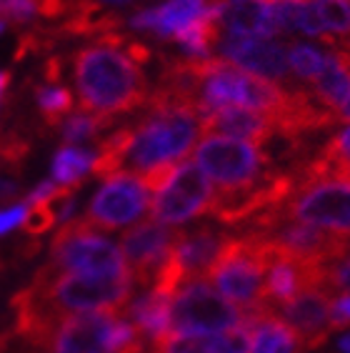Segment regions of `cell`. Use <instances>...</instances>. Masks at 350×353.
I'll use <instances>...</instances> for the list:
<instances>
[{"label":"cell","instance_id":"cell-1","mask_svg":"<svg viewBox=\"0 0 350 353\" xmlns=\"http://www.w3.org/2000/svg\"><path fill=\"white\" fill-rule=\"evenodd\" d=\"M200 113L196 105L150 90L145 116L121 128L108 153L113 173L143 176L161 165H175L185 158L200 136Z\"/></svg>","mask_w":350,"mask_h":353},{"label":"cell","instance_id":"cell-2","mask_svg":"<svg viewBox=\"0 0 350 353\" xmlns=\"http://www.w3.org/2000/svg\"><path fill=\"white\" fill-rule=\"evenodd\" d=\"M73 81L83 113L115 118L145 108L148 78L138 63H133L121 48L93 46L81 48L73 55Z\"/></svg>","mask_w":350,"mask_h":353},{"label":"cell","instance_id":"cell-3","mask_svg":"<svg viewBox=\"0 0 350 353\" xmlns=\"http://www.w3.org/2000/svg\"><path fill=\"white\" fill-rule=\"evenodd\" d=\"M268 263L270 251L265 238L258 231H248L243 236H228L203 279L223 299L230 301L243 316H248L258 308L268 306L262 303V283H265Z\"/></svg>","mask_w":350,"mask_h":353},{"label":"cell","instance_id":"cell-4","mask_svg":"<svg viewBox=\"0 0 350 353\" xmlns=\"http://www.w3.org/2000/svg\"><path fill=\"white\" fill-rule=\"evenodd\" d=\"M35 353H145V339L123 311L70 313L55 321Z\"/></svg>","mask_w":350,"mask_h":353},{"label":"cell","instance_id":"cell-5","mask_svg":"<svg viewBox=\"0 0 350 353\" xmlns=\"http://www.w3.org/2000/svg\"><path fill=\"white\" fill-rule=\"evenodd\" d=\"M193 163L218 185L220 196L256 188L273 173V158L265 148L225 136H205L196 145Z\"/></svg>","mask_w":350,"mask_h":353},{"label":"cell","instance_id":"cell-6","mask_svg":"<svg viewBox=\"0 0 350 353\" xmlns=\"http://www.w3.org/2000/svg\"><path fill=\"white\" fill-rule=\"evenodd\" d=\"M48 265L55 271L93 273V276H121L130 273L121 245L98 233L83 218H70L58 228L50 241Z\"/></svg>","mask_w":350,"mask_h":353},{"label":"cell","instance_id":"cell-7","mask_svg":"<svg viewBox=\"0 0 350 353\" xmlns=\"http://www.w3.org/2000/svg\"><path fill=\"white\" fill-rule=\"evenodd\" d=\"M278 218L350 238V181L320 178L298 183L293 196L278 208Z\"/></svg>","mask_w":350,"mask_h":353},{"label":"cell","instance_id":"cell-8","mask_svg":"<svg viewBox=\"0 0 350 353\" xmlns=\"http://www.w3.org/2000/svg\"><path fill=\"white\" fill-rule=\"evenodd\" d=\"M243 323V313L205 279L188 281L170 299V333L213 336Z\"/></svg>","mask_w":350,"mask_h":353},{"label":"cell","instance_id":"cell-9","mask_svg":"<svg viewBox=\"0 0 350 353\" xmlns=\"http://www.w3.org/2000/svg\"><path fill=\"white\" fill-rule=\"evenodd\" d=\"M218 190L193 161L175 168L170 183L150 198V218L163 225H183L193 218L210 216Z\"/></svg>","mask_w":350,"mask_h":353},{"label":"cell","instance_id":"cell-10","mask_svg":"<svg viewBox=\"0 0 350 353\" xmlns=\"http://www.w3.org/2000/svg\"><path fill=\"white\" fill-rule=\"evenodd\" d=\"M150 190L133 173H115L105 178L103 185L88 203L83 216L88 225L95 231H115L125 225L141 223V218L150 211Z\"/></svg>","mask_w":350,"mask_h":353},{"label":"cell","instance_id":"cell-11","mask_svg":"<svg viewBox=\"0 0 350 353\" xmlns=\"http://www.w3.org/2000/svg\"><path fill=\"white\" fill-rule=\"evenodd\" d=\"M178 233H181V228L163 225L153 218L141 221V223H135L133 228L123 233L121 253L128 263L130 273H133L135 283L153 285L155 273L173 248Z\"/></svg>","mask_w":350,"mask_h":353},{"label":"cell","instance_id":"cell-12","mask_svg":"<svg viewBox=\"0 0 350 353\" xmlns=\"http://www.w3.org/2000/svg\"><path fill=\"white\" fill-rule=\"evenodd\" d=\"M218 58L262 81L278 83L283 88L290 85V46L276 41H256V38H225L218 43Z\"/></svg>","mask_w":350,"mask_h":353},{"label":"cell","instance_id":"cell-13","mask_svg":"<svg viewBox=\"0 0 350 353\" xmlns=\"http://www.w3.org/2000/svg\"><path fill=\"white\" fill-rule=\"evenodd\" d=\"M330 293L325 285H310L273 311L298 333L305 348H320L328 341L330 331Z\"/></svg>","mask_w":350,"mask_h":353},{"label":"cell","instance_id":"cell-14","mask_svg":"<svg viewBox=\"0 0 350 353\" xmlns=\"http://www.w3.org/2000/svg\"><path fill=\"white\" fill-rule=\"evenodd\" d=\"M210 8V0H168L158 8L138 10L125 18V26L143 33H153L161 41H175Z\"/></svg>","mask_w":350,"mask_h":353},{"label":"cell","instance_id":"cell-15","mask_svg":"<svg viewBox=\"0 0 350 353\" xmlns=\"http://www.w3.org/2000/svg\"><path fill=\"white\" fill-rule=\"evenodd\" d=\"M203 136H225L238 138V141L253 143V145H265L278 136L276 125L268 116L256 113V110L240 108V105H225L208 116L200 118Z\"/></svg>","mask_w":350,"mask_h":353},{"label":"cell","instance_id":"cell-16","mask_svg":"<svg viewBox=\"0 0 350 353\" xmlns=\"http://www.w3.org/2000/svg\"><path fill=\"white\" fill-rule=\"evenodd\" d=\"M220 26L233 38L265 41L280 33L273 18V0H223Z\"/></svg>","mask_w":350,"mask_h":353},{"label":"cell","instance_id":"cell-17","mask_svg":"<svg viewBox=\"0 0 350 353\" xmlns=\"http://www.w3.org/2000/svg\"><path fill=\"white\" fill-rule=\"evenodd\" d=\"M250 328V353H300L303 343L298 333L285 323L273 306H262L256 313L243 316Z\"/></svg>","mask_w":350,"mask_h":353},{"label":"cell","instance_id":"cell-18","mask_svg":"<svg viewBox=\"0 0 350 353\" xmlns=\"http://www.w3.org/2000/svg\"><path fill=\"white\" fill-rule=\"evenodd\" d=\"M310 95L316 98L323 108L338 110L350 95V50L343 46H330L328 55H323V70L313 81Z\"/></svg>","mask_w":350,"mask_h":353},{"label":"cell","instance_id":"cell-19","mask_svg":"<svg viewBox=\"0 0 350 353\" xmlns=\"http://www.w3.org/2000/svg\"><path fill=\"white\" fill-rule=\"evenodd\" d=\"M123 316L141 331L143 339L161 341L170 333V299H163L155 291H145L143 296L128 303Z\"/></svg>","mask_w":350,"mask_h":353},{"label":"cell","instance_id":"cell-20","mask_svg":"<svg viewBox=\"0 0 350 353\" xmlns=\"http://www.w3.org/2000/svg\"><path fill=\"white\" fill-rule=\"evenodd\" d=\"M95 150L78 148V145H63L53 158V183L63 188H81L85 176L93 170Z\"/></svg>","mask_w":350,"mask_h":353},{"label":"cell","instance_id":"cell-21","mask_svg":"<svg viewBox=\"0 0 350 353\" xmlns=\"http://www.w3.org/2000/svg\"><path fill=\"white\" fill-rule=\"evenodd\" d=\"M35 101H38V110H41V118L45 121V125L55 128L61 125L63 118H68L73 113V93L65 88V85H58V83H48V85H38L35 88Z\"/></svg>","mask_w":350,"mask_h":353},{"label":"cell","instance_id":"cell-22","mask_svg":"<svg viewBox=\"0 0 350 353\" xmlns=\"http://www.w3.org/2000/svg\"><path fill=\"white\" fill-rule=\"evenodd\" d=\"M318 8V15L323 21L328 38H333V46L350 41V3L343 0H313Z\"/></svg>","mask_w":350,"mask_h":353},{"label":"cell","instance_id":"cell-23","mask_svg":"<svg viewBox=\"0 0 350 353\" xmlns=\"http://www.w3.org/2000/svg\"><path fill=\"white\" fill-rule=\"evenodd\" d=\"M113 125V118H101L93 113H70L65 118V123L61 125L63 141L65 145H75L83 141H93L95 136H101L103 130Z\"/></svg>","mask_w":350,"mask_h":353},{"label":"cell","instance_id":"cell-24","mask_svg":"<svg viewBox=\"0 0 350 353\" xmlns=\"http://www.w3.org/2000/svg\"><path fill=\"white\" fill-rule=\"evenodd\" d=\"M65 190L68 188H63V193H65ZM23 203H25V201H23ZM25 205H28V211H25V218H23V231H25V236H30V238L38 241L43 233H48L50 228H55V223H58L55 198L53 201H43V203H25Z\"/></svg>","mask_w":350,"mask_h":353},{"label":"cell","instance_id":"cell-25","mask_svg":"<svg viewBox=\"0 0 350 353\" xmlns=\"http://www.w3.org/2000/svg\"><path fill=\"white\" fill-rule=\"evenodd\" d=\"M288 61H290L293 73H296L300 81H316L318 75H320V70H323V53L313 46H305V43L290 46Z\"/></svg>","mask_w":350,"mask_h":353},{"label":"cell","instance_id":"cell-26","mask_svg":"<svg viewBox=\"0 0 350 353\" xmlns=\"http://www.w3.org/2000/svg\"><path fill=\"white\" fill-rule=\"evenodd\" d=\"M208 353H250V328L238 323L208 336Z\"/></svg>","mask_w":350,"mask_h":353},{"label":"cell","instance_id":"cell-27","mask_svg":"<svg viewBox=\"0 0 350 353\" xmlns=\"http://www.w3.org/2000/svg\"><path fill=\"white\" fill-rule=\"evenodd\" d=\"M153 353H208V336L168 333L153 343Z\"/></svg>","mask_w":350,"mask_h":353},{"label":"cell","instance_id":"cell-28","mask_svg":"<svg viewBox=\"0 0 350 353\" xmlns=\"http://www.w3.org/2000/svg\"><path fill=\"white\" fill-rule=\"evenodd\" d=\"M3 15L10 23L25 26V23L38 18V0H10V3L3 6Z\"/></svg>","mask_w":350,"mask_h":353},{"label":"cell","instance_id":"cell-29","mask_svg":"<svg viewBox=\"0 0 350 353\" xmlns=\"http://www.w3.org/2000/svg\"><path fill=\"white\" fill-rule=\"evenodd\" d=\"M325 288H338L340 293H350V253L338 263L328 265L325 271Z\"/></svg>","mask_w":350,"mask_h":353},{"label":"cell","instance_id":"cell-30","mask_svg":"<svg viewBox=\"0 0 350 353\" xmlns=\"http://www.w3.org/2000/svg\"><path fill=\"white\" fill-rule=\"evenodd\" d=\"M330 326L350 328V293H340L330 301Z\"/></svg>","mask_w":350,"mask_h":353},{"label":"cell","instance_id":"cell-31","mask_svg":"<svg viewBox=\"0 0 350 353\" xmlns=\"http://www.w3.org/2000/svg\"><path fill=\"white\" fill-rule=\"evenodd\" d=\"M25 211H28L25 203H15V205H8V208H0V236H6V233H10L13 228L23 225Z\"/></svg>","mask_w":350,"mask_h":353},{"label":"cell","instance_id":"cell-32","mask_svg":"<svg viewBox=\"0 0 350 353\" xmlns=\"http://www.w3.org/2000/svg\"><path fill=\"white\" fill-rule=\"evenodd\" d=\"M336 121L338 123H350V95H348V101L343 103V108L336 113Z\"/></svg>","mask_w":350,"mask_h":353},{"label":"cell","instance_id":"cell-33","mask_svg":"<svg viewBox=\"0 0 350 353\" xmlns=\"http://www.w3.org/2000/svg\"><path fill=\"white\" fill-rule=\"evenodd\" d=\"M8 83H10V73H0V105H3V95H6Z\"/></svg>","mask_w":350,"mask_h":353},{"label":"cell","instance_id":"cell-34","mask_svg":"<svg viewBox=\"0 0 350 353\" xmlns=\"http://www.w3.org/2000/svg\"><path fill=\"white\" fill-rule=\"evenodd\" d=\"M338 351H340V353H350V333L338 341Z\"/></svg>","mask_w":350,"mask_h":353},{"label":"cell","instance_id":"cell-35","mask_svg":"<svg viewBox=\"0 0 350 353\" xmlns=\"http://www.w3.org/2000/svg\"><path fill=\"white\" fill-rule=\"evenodd\" d=\"M3 348H6V336H0V353H3Z\"/></svg>","mask_w":350,"mask_h":353},{"label":"cell","instance_id":"cell-36","mask_svg":"<svg viewBox=\"0 0 350 353\" xmlns=\"http://www.w3.org/2000/svg\"><path fill=\"white\" fill-rule=\"evenodd\" d=\"M103 3H130V0H103Z\"/></svg>","mask_w":350,"mask_h":353},{"label":"cell","instance_id":"cell-37","mask_svg":"<svg viewBox=\"0 0 350 353\" xmlns=\"http://www.w3.org/2000/svg\"><path fill=\"white\" fill-rule=\"evenodd\" d=\"M3 30H6V21H0V33H3Z\"/></svg>","mask_w":350,"mask_h":353},{"label":"cell","instance_id":"cell-38","mask_svg":"<svg viewBox=\"0 0 350 353\" xmlns=\"http://www.w3.org/2000/svg\"><path fill=\"white\" fill-rule=\"evenodd\" d=\"M6 3H10V0H0V8H3V6H6Z\"/></svg>","mask_w":350,"mask_h":353},{"label":"cell","instance_id":"cell-39","mask_svg":"<svg viewBox=\"0 0 350 353\" xmlns=\"http://www.w3.org/2000/svg\"><path fill=\"white\" fill-rule=\"evenodd\" d=\"M0 13H3V8H0Z\"/></svg>","mask_w":350,"mask_h":353},{"label":"cell","instance_id":"cell-40","mask_svg":"<svg viewBox=\"0 0 350 353\" xmlns=\"http://www.w3.org/2000/svg\"><path fill=\"white\" fill-rule=\"evenodd\" d=\"M343 3H348V0H343Z\"/></svg>","mask_w":350,"mask_h":353}]
</instances>
